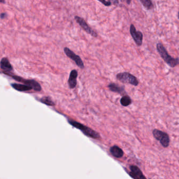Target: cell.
<instances>
[{
	"label": "cell",
	"instance_id": "1",
	"mask_svg": "<svg viewBox=\"0 0 179 179\" xmlns=\"http://www.w3.org/2000/svg\"><path fill=\"white\" fill-rule=\"evenodd\" d=\"M157 50L163 60L170 67L173 68L179 65V58H173L171 57L162 44H157Z\"/></svg>",
	"mask_w": 179,
	"mask_h": 179
},
{
	"label": "cell",
	"instance_id": "2",
	"mask_svg": "<svg viewBox=\"0 0 179 179\" xmlns=\"http://www.w3.org/2000/svg\"><path fill=\"white\" fill-rule=\"evenodd\" d=\"M69 123L71 125L81 130L84 134L89 137L94 138V139L100 138V134L98 133H97L93 130L91 129V128H88L87 126L81 124L80 123L73 121V120H69Z\"/></svg>",
	"mask_w": 179,
	"mask_h": 179
},
{
	"label": "cell",
	"instance_id": "3",
	"mask_svg": "<svg viewBox=\"0 0 179 179\" xmlns=\"http://www.w3.org/2000/svg\"><path fill=\"white\" fill-rule=\"evenodd\" d=\"M117 80L124 84H130L134 86H138L139 84L137 78L130 73L127 72L118 73L116 75Z\"/></svg>",
	"mask_w": 179,
	"mask_h": 179
},
{
	"label": "cell",
	"instance_id": "4",
	"mask_svg": "<svg viewBox=\"0 0 179 179\" xmlns=\"http://www.w3.org/2000/svg\"><path fill=\"white\" fill-rule=\"evenodd\" d=\"M153 135L154 138L159 141L161 145L164 148L168 147L169 145L170 138L167 133L159 130L154 129L153 131Z\"/></svg>",
	"mask_w": 179,
	"mask_h": 179
},
{
	"label": "cell",
	"instance_id": "5",
	"mask_svg": "<svg viewBox=\"0 0 179 179\" xmlns=\"http://www.w3.org/2000/svg\"><path fill=\"white\" fill-rule=\"evenodd\" d=\"M64 53L66 54L67 57L73 60L76 63L78 66L81 69H83L84 68V63L82 61V59L78 55H76L73 51H72L70 49H69L68 47H64Z\"/></svg>",
	"mask_w": 179,
	"mask_h": 179
},
{
	"label": "cell",
	"instance_id": "6",
	"mask_svg": "<svg viewBox=\"0 0 179 179\" xmlns=\"http://www.w3.org/2000/svg\"><path fill=\"white\" fill-rule=\"evenodd\" d=\"M74 19L76 20L77 23L79 24L80 26L87 34H89L91 35L92 36L94 37H97V33L96 31H94L91 27H89L88 24L87 23V22H86V21L83 18H81V17H78V16H75L74 17Z\"/></svg>",
	"mask_w": 179,
	"mask_h": 179
},
{
	"label": "cell",
	"instance_id": "7",
	"mask_svg": "<svg viewBox=\"0 0 179 179\" xmlns=\"http://www.w3.org/2000/svg\"><path fill=\"white\" fill-rule=\"evenodd\" d=\"M130 33L138 46H140L143 43V34L141 31H137L133 24L130 27Z\"/></svg>",
	"mask_w": 179,
	"mask_h": 179
},
{
	"label": "cell",
	"instance_id": "8",
	"mask_svg": "<svg viewBox=\"0 0 179 179\" xmlns=\"http://www.w3.org/2000/svg\"><path fill=\"white\" fill-rule=\"evenodd\" d=\"M131 172L130 173V176L134 179H146L144 176L141 170L137 166H132L130 167Z\"/></svg>",
	"mask_w": 179,
	"mask_h": 179
},
{
	"label": "cell",
	"instance_id": "9",
	"mask_svg": "<svg viewBox=\"0 0 179 179\" xmlns=\"http://www.w3.org/2000/svg\"><path fill=\"white\" fill-rule=\"evenodd\" d=\"M78 75L77 70H72L70 73L69 79L68 80V85L70 89H73L76 87L77 84V78Z\"/></svg>",
	"mask_w": 179,
	"mask_h": 179
},
{
	"label": "cell",
	"instance_id": "10",
	"mask_svg": "<svg viewBox=\"0 0 179 179\" xmlns=\"http://www.w3.org/2000/svg\"><path fill=\"white\" fill-rule=\"evenodd\" d=\"M108 88L111 91L114 93H118L120 94H125V91L124 87L121 86L115 83H111L108 85Z\"/></svg>",
	"mask_w": 179,
	"mask_h": 179
},
{
	"label": "cell",
	"instance_id": "11",
	"mask_svg": "<svg viewBox=\"0 0 179 179\" xmlns=\"http://www.w3.org/2000/svg\"><path fill=\"white\" fill-rule=\"evenodd\" d=\"M25 84L31 87L32 89L35 90V91H41V87L40 84L37 81H35V80H27L24 81Z\"/></svg>",
	"mask_w": 179,
	"mask_h": 179
},
{
	"label": "cell",
	"instance_id": "12",
	"mask_svg": "<svg viewBox=\"0 0 179 179\" xmlns=\"http://www.w3.org/2000/svg\"><path fill=\"white\" fill-rule=\"evenodd\" d=\"M110 152L114 157L117 158L122 157L124 154L123 151L120 147L116 146L111 148Z\"/></svg>",
	"mask_w": 179,
	"mask_h": 179
},
{
	"label": "cell",
	"instance_id": "13",
	"mask_svg": "<svg viewBox=\"0 0 179 179\" xmlns=\"http://www.w3.org/2000/svg\"><path fill=\"white\" fill-rule=\"evenodd\" d=\"M1 67L2 70L6 71H10L12 70V66L10 61L7 58H2L1 61Z\"/></svg>",
	"mask_w": 179,
	"mask_h": 179
},
{
	"label": "cell",
	"instance_id": "14",
	"mask_svg": "<svg viewBox=\"0 0 179 179\" xmlns=\"http://www.w3.org/2000/svg\"><path fill=\"white\" fill-rule=\"evenodd\" d=\"M12 86L13 87L15 90L20 91H28V90H32L31 87L26 85L13 84H12Z\"/></svg>",
	"mask_w": 179,
	"mask_h": 179
},
{
	"label": "cell",
	"instance_id": "15",
	"mask_svg": "<svg viewBox=\"0 0 179 179\" xmlns=\"http://www.w3.org/2000/svg\"><path fill=\"white\" fill-rule=\"evenodd\" d=\"M132 99L128 95H125L122 97L120 99V103L123 106H128L132 104Z\"/></svg>",
	"mask_w": 179,
	"mask_h": 179
},
{
	"label": "cell",
	"instance_id": "16",
	"mask_svg": "<svg viewBox=\"0 0 179 179\" xmlns=\"http://www.w3.org/2000/svg\"><path fill=\"white\" fill-rule=\"evenodd\" d=\"M40 101L43 104H46L47 106H54L55 105L54 102L51 99V98H50L49 97H44L40 99Z\"/></svg>",
	"mask_w": 179,
	"mask_h": 179
},
{
	"label": "cell",
	"instance_id": "17",
	"mask_svg": "<svg viewBox=\"0 0 179 179\" xmlns=\"http://www.w3.org/2000/svg\"><path fill=\"white\" fill-rule=\"evenodd\" d=\"M140 2L147 10H151L153 7V5L150 0H140Z\"/></svg>",
	"mask_w": 179,
	"mask_h": 179
},
{
	"label": "cell",
	"instance_id": "18",
	"mask_svg": "<svg viewBox=\"0 0 179 179\" xmlns=\"http://www.w3.org/2000/svg\"><path fill=\"white\" fill-rule=\"evenodd\" d=\"M99 2L103 4L104 5L106 6V7H109L111 5V3L110 1H99Z\"/></svg>",
	"mask_w": 179,
	"mask_h": 179
},
{
	"label": "cell",
	"instance_id": "19",
	"mask_svg": "<svg viewBox=\"0 0 179 179\" xmlns=\"http://www.w3.org/2000/svg\"><path fill=\"white\" fill-rule=\"evenodd\" d=\"M6 16H7V15H6V14L5 13L1 14V17L2 18H5Z\"/></svg>",
	"mask_w": 179,
	"mask_h": 179
},
{
	"label": "cell",
	"instance_id": "20",
	"mask_svg": "<svg viewBox=\"0 0 179 179\" xmlns=\"http://www.w3.org/2000/svg\"><path fill=\"white\" fill-rule=\"evenodd\" d=\"M126 2L128 4H130V3L131 2V1H127Z\"/></svg>",
	"mask_w": 179,
	"mask_h": 179
},
{
	"label": "cell",
	"instance_id": "21",
	"mask_svg": "<svg viewBox=\"0 0 179 179\" xmlns=\"http://www.w3.org/2000/svg\"><path fill=\"white\" fill-rule=\"evenodd\" d=\"M178 18H179V13H178Z\"/></svg>",
	"mask_w": 179,
	"mask_h": 179
}]
</instances>
